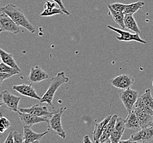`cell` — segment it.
<instances>
[{
	"label": "cell",
	"instance_id": "cell-1",
	"mask_svg": "<svg viewBox=\"0 0 153 143\" xmlns=\"http://www.w3.org/2000/svg\"><path fill=\"white\" fill-rule=\"evenodd\" d=\"M0 12L7 14L19 27H22L32 34L35 32L34 25L29 21L24 13L17 6L13 4H8L4 7H0Z\"/></svg>",
	"mask_w": 153,
	"mask_h": 143
},
{
	"label": "cell",
	"instance_id": "cell-2",
	"mask_svg": "<svg viewBox=\"0 0 153 143\" xmlns=\"http://www.w3.org/2000/svg\"><path fill=\"white\" fill-rule=\"evenodd\" d=\"M68 80V77H67L64 72H58L56 76L51 78L49 88L39 100L40 103L42 104L45 102L48 105H50L52 108H54L53 106L52 105V102L56 91L57 90L61 85L66 83Z\"/></svg>",
	"mask_w": 153,
	"mask_h": 143
},
{
	"label": "cell",
	"instance_id": "cell-3",
	"mask_svg": "<svg viewBox=\"0 0 153 143\" xmlns=\"http://www.w3.org/2000/svg\"><path fill=\"white\" fill-rule=\"evenodd\" d=\"M66 109L65 107L53 111V113L48 119V122L47 123L48 126V130L59 136L63 139L66 138V135L62 127V115L63 112Z\"/></svg>",
	"mask_w": 153,
	"mask_h": 143
},
{
	"label": "cell",
	"instance_id": "cell-4",
	"mask_svg": "<svg viewBox=\"0 0 153 143\" xmlns=\"http://www.w3.org/2000/svg\"><path fill=\"white\" fill-rule=\"evenodd\" d=\"M139 93L131 87L123 90L120 94V98L128 113L132 111L133 106L138 98Z\"/></svg>",
	"mask_w": 153,
	"mask_h": 143
},
{
	"label": "cell",
	"instance_id": "cell-5",
	"mask_svg": "<svg viewBox=\"0 0 153 143\" xmlns=\"http://www.w3.org/2000/svg\"><path fill=\"white\" fill-rule=\"evenodd\" d=\"M0 98L5 108L10 111L18 112V105L21 100V97L16 96L8 91L4 90L1 92Z\"/></svg>",
	"mask_w": 153,
	"mask_h": 143
},
{
	"label": "cell",
	"instance_id": "cell-6",
	"mask_svg": "<svg viewBox=\"0 0 153 143\" xmlns=\"http://www.w3.org/2000/svg\"><path fill=\"white\" fill-rule=\"evenodd\" d=\"M130 140L132 143H146L153 140V126L142 128L140 130L133 134Z\"/></svg>",
	"mask_w": 153,
	"mask_h": 143
},
{
	"label": "cell",
	"instance_id": "cell-7",
	"mask_svg": "<svg viewBox=\"0 0 153 143\" xmlns=\"http://www.w3.org/2000/svg\"><path fill=\"white\" fill-rule=\"evenodd\" d=\"M18 111L23 112V113H27L31 114L33 115L36 116L43 117L47 119L50 118L53 113V111H49L47 106H42L41 103H39L38 104L33 105L28 108H24V107L19 108Z\"/></svg>",
	"mask_w": 153,
	"mask_h": 143
},
{
	"label": "cell",
	"instance_id": "cell-8",
	"mask_svg": "<svg viewBox=\"0 0 153 143\" xmlns=\"http://www.w3.org/2000/svg\"><path fill=\"white\" fill-rule=\"evenodd\" d=\"M108 28L116 32L118 34L120 35V36H117L116 39L120 41H135L137 42H140L144 44H146V42L143 39L140 38L139 34L135 33L133 34L130 32L123 30V29H120L118 28H115L111 25H108Z\"/></svg>",
	"mask_w": 153,
	"mask_h": 143
},
{
	"label": "cell",
	"instance_id": "cell-9",
	"mask_svg": "<svg viewBox=\"0 0 153 143\" xmlns=\"http://www.w3.org/2000/svg\"><path fill=\"white\" fill-rule=\"evenodd\" d=\"M0 29L2 32L13 34H18L20 32L19 27L7 14L3 12L0 14Z\"/></svg>",
	"mask_w": 153,
	"mask_h": 143
},
{
	"label": "cell",
	"instance_id": "cell-10",
	"mask_svg": "<svg viewBox=\"0 0 153 143\" xmlns=\"http://www.w3.org/2000/svg\"><path fill=\"white\" fill-rule=\"evenodd\" d=\"M112 86L121 90H125L131 87L134 83V79L128 74H121L110 80Z\"/></svg>",
	"mask_w": 153,
	"mask_h": 143
},
{
	"label": "cell",
	"instance_id": "cell-11",
	"mask_svg": "<svg viewBox=\"0 0 153 143\" xmlns=\"http://www.w3.org/2000/svg\"><path fill=\"white\" fill-rule=\"evenodd\" d=\"M18 113L19 114V119L23 127H31V126L37 123L41 122L48 123V119L45 117L33 115L31 114L23 113L20 111L18 112Z\"/></svg>",
	"mask_w": 153,
	"mask_h": 143
},
{
	"label": "cell",
	"instance_id": "cell-12",
	"mask_svg": "<svg viewBox=\"0 0 153 143\" xmlns=\"http://www.w3.org/2000/svg\"><path fill=\"white\" fill-rule=\"evenodd\" d=\"M125 128V120L118 117L114 128L110 136V142L112 143H119Z\"/></svg>",
	"mask_w": 153,
	"mask_h": 143
},
{
	"label": "cell",
	"instance_id": "cell-13",
	"mask_svg": "<svg viewBox=\"0 0 153 143\" xmlns=\"http://www.w3.org/2000/svg\"><path fill=\"white\" fill-rule=\"evenodd\" d=\"M12 89L25 96L38 100H40L41 99L40 96L36 93L35 89L31 86V84H23L14 85L12 87Z\"/></svg>",
	"mask_w": 153,
	"mask_h": 143
},
{
	"label": "cell",
	"instance_id": "cell-14",
	"mask_svg": "<svg viewBox=\"0 0 153 143\" xmlns=\"http://www.w3.org/2000/svg\"><path fill=\"white\" fill-rule=\"evenodd\" d=\"M49 78V74L45 70L36 66L31 67L27 79L31 83H36L46 80Z\"/></svg>",
	"mask_w": 153,
	"mask_h": 143
},
{
	"label": "cell",
	"instance_id": "cell-15",
	"mask_svg": "<svg viewBox=\"0 0 153 143\" xmlns=\"http://www.w3.org/2000/svg\"><path fill=\"white\" fill-rule=\"evenodd\" d=\"M49 132H46L38 133L33 131L28 127H23V136L25 143H39L40 140L45 134H48Z\"/></svg>",
	"mask_w": 153,
	"mask_h": 143
},
{
	"label": "cell",
	"instance_id": "cell-16",
	"mask_svg": "<svg viewBox=\"0 0 153 143\" xmlns=\"http://www.w3.org/2000/svg\"><path fill=\"white\" fill-rule=\"evenodd\" d=\"M118 118V116L114 115L112 116L111 118L108 123L105 125L103 129V132L101 134L98 143H111L110 140V136L114 128V127Z\"/></svg>",
	"mask_w": 153,
	"mask_h": 143
},
{
	"label": "cell",
	"instance_id": "cell-17",
	"mask_svg": "<svg viewBox=\"0 0 153 143\" xmlns=\"http://www.w3.org/2000/svg\"><path fill=\"white\" fill-rule=\"evenodd\" d=\"M44 10L40 14L41 17H51L56 14H64L61 8H57L56 7V4L53 2L47 1L44 4Z\"/></svg>",
	"mask_w": 153,
	"mask_h": 143
},
{
	"label": "cell",
	"instance_id": "cell-18",
	"mask_svg": "<svg viewBox=\"0 0 153 143\" xmlns=\"http://www.w3.org/2000/svg\"><path fill=\"white\" fill-rule=\"evenodd\" d=\"M136 113L139 122L140 128H144L152 125L153 122V116L149 115L137 109H133Z\"/></svg>",
	"mask_w": 153,
	"mask_h": 143
},
{
	"label": "cell",
	"instance_id": "cell-19",
	"mask_svg": "<svg viewBox=\"0 0 153 143\" xmlns=\"http://www.w3.org/2000/svg\"><path fill=\"white\" fill-rule=\"evenodd\" d=\"M0 56L1 57L2 62L21 72V69L16 62L12 54L7 53L6 51H4L0 47Z\"/></svg>",
	"mask_w": 153,
	"mask_h": 143
},
{
	"label": "cell",
	"instance_id": "cell-20",
	"mask_svg": "<svg viewBox=\"0 0 153 143\" xmlns=\"http://www.w3.org/2000/svg\"><path fill=\"white\" fill-rule=\"evenodd\" d=\"M112 115L108 116L104 119H103L101 122L97 123L94 128V132L93 133V138L94 143H98L101 134L103 132V129L105 125L108 123L111 118Z\"/></svg>",
	"mask_w": 153,
	"mask_h": 143
},
{
	"label": "cell",
	"instance_id": "cell-21",
	"mask_svg": "<svg viewBox=\"0 0 153 143\" xmlns=\"http://www.w3.org/2000/svg\"><path fill=\"white\" fill-rule=\"evenodd\" d=\"M125 127L127 129L131 130H138L140 128L138 117L133 110L129 113L127 119H126Z\"/></svg>",
	"mask_w": 153,
	"mask_h": 143
},
{
	"label": "cell",
	"instance_id": "cell-22",
	"mask_svg": "<svg viewBox=\"0 0 153 143\" xmlns=\"http://www.w3.org/2000/svg\"><path fill=\"white\" fill-rule=\"evenodd\" d=\"M124 24L125 28L128 29L135 33L140 34V30L134 18L131 14H125Z\"/></svg>",
	"mask_w": 153,
	"mask_h": 143
},
{
	"label": "cell",
	"instance_id": "cell-23",
	"mask_svg": "<svg viewBox=\"0 0 153 143\" xmlns=\"http://www.w3.org/2000/svg\"><path fill=\"white\" fill-rule=\"evenodd\" d=\"M108 8L110 11V13L111 14L112 17L113 18L114 21L117 24L121 27L122 29L125 28V26L124 24V18L125 14L123 12H120L114 10L111 7H110V4L108 5Z\"/></svg>",
	"mask_w": 153,
	"mask_h": 143
},
{
	"label": "cell",
	"instance_id": "cell-24",
	"mask_svg": "<svg viewBox=\"0 0 153 143\" xmlns=\"http://www.w3.org/2000/svg\"><path fill=\"white\" fill-rule=\"evenodd\" d=\"M144 5L145 3L143 1H138L134 3L126 4L125 8L123 13L125 14L133 15L141 9Z\"/></svg>",
	"mask_w": 153,
	"mask_h": 143
},
{
	"label": "cell",
	"instance_id": "cell-25",
	"mask_svg": "<svg viewBox=\"0 0 153 143\" xmlns=\"http://www.w3.org/2000/svg\"><path fill=\"white\" fill-rule=\"evenodd\" d=\"M137 109L140 111L143 112L149 115L153 116V111L148 107L142 100L141 98H138L133 109Z\"/></svg>",
	"mask_w": 153,
	"mask_h": 143
},
{
	"label": "cell",
	"instance_id": "cell-26",
	"mask_svg": "<svg viewBox=\"0 0 153 143\" xmlns=\"http://www.w3.org/2000/svg\"><path fill=\"white\" fill-rule=\"evenodd\" d=\"M140 98L143 100V102L153 111V98L151 94L150 89H146Z\"/></svg>",
	"mask_w": 153,
	"mask_h": 143
},
{
	"label": "cell",
	"instance_id": "cell-27",
	"mask_svg": "<svg viewBox=\"0 0 153 143\" xmlns=\"http://www.w3.org/2000/svg\"><path fill=\"white\" fill-rule=\"evenodd\" d=\"M0 72H4V73H6L10 74L12 76H14L16 74H18L20 72H19L16 69L11 67L7 65L6 64L1 62L0 63Z\"/></svg>",
	"mask_w": 153,
	"mask_h": 143
},
{
	"label": "cell",
	"instance_id": "cell-28",
	"mask_svg": "<svg viewBox=\"0 0 153 143\" xmlns=\"http://www.w3.org/2000/svg\"><path fill=\"white\" fill-rule=\"evenodd\" d=\"M110 6L115 11L120 12H123L125 8L126 4L116 2L114 4H110Z\"/></svg>",
	"mask_w": 153,
	"mask_h": 143
},
{
	"label": "cell",
	"instance_id": "cell-29",
	"mask_svg": "<svg viewBox=\"0 0 153 143\" xmlns=\"http://www.w3.org/2000/svg\"><path fill=\"white\" fill-rule=\"evenodd\" d=\"M13 135L14 143H22L24 142L23 134H22L20 133L15 131L13 132Z\"/></svg>",
	"mask_w": 153,
	"mask_h": 143
},
{
	"label": "cell",
	"instance_id": "cell-30",
	"mask_svg": "<svg viewBox=\"0 0 153 143\" xmlns=\"http://www.w3.org/2000/svg\"><path fill=\"white\" fill-rule=\"evenodd\" d=\"M0 124L5 126L7 129L11 125L10 122L8 120V119H7L6 117L2 115L1 113H0Z\"/></svg>",
	"mask_w": 153,
	"mask_h": 143
},
{
	"label": "cell",
	"instance_id": "cell-31",
	"mask_svg": "<svg viewBox=\"0 0 153 143\" xmlns=\"http://www.w3.org/2000/svg\"><path fill=\"white\" fill-rule=\"evenodd\" d=\"M52 1L59 5V8H61V10L64 13V14H66V15H68V16H70V12L67 11L66 9V8L65 7L62 0H52Z\"/></svg>",
	"mask_w": 153,
	"mask_h": 143
},
{
	"label": "cell",
	"instance_id": "cell-32",
	"mask_svg": "<svg viewBox=\"0 0 153 143\" xmlns=\"http://www.w3.org/2000/svg\"><path fill=\"white\" fill-rule=\"evenodd\" d=\"M12 76H13L10 74L0 72V80H1L2 82H4V80H6L7 79L10 78V77H12Z\"/></svg>",
	"mask_w": 153,
	"mask_h": 143
},
{
	"label": "cell",
	"instance_id": "cell-33",
	"mask_svg": "<svg viewBox=\"0 0 153 143\" xmlns=\"http://www.w3.org/2000/svg\"><path fill=\"white\" fill-rule=\"evenodd\" d=\"M4 143H14V139H13V132H10L9 133L8 136H7L6 139L4 142Z\"/></svg>",
	"mask_w": 153,
	"mask_h": 143
},
{
	"label": "cell",
	"instance_id": "cell-34",
	"mask_svg": "<svg viewBox=\"0 0 153 143\" xmlns=\"http://www.w3.org/2000/svg\"><path fill=\"white\" fill-rule=\"evenodd\" d=\"M83 142L84 143H93V142H92L90 138H89V136H85L83 140Z\"/></svg>",
	"mask_w": 153,
	"mask_h": 143
},
{
	"label": "cell",
	"instance_id": "cell-35",
	"mask_svg": "<svg viewBox=\"0 0 153 143\" xmlns=\"http://www.w3.org/2000/svg\"><path fill=\"white\" fill-rule=\"evenodd\" d=\"M7 129V128L5 126L0 124V133H1V134L4 133Z\"/></svg>",
	"mask_w": 153,
	"mask_h": 143
},
{
	"label": "cell",
	"instance_id": "cell-36",
	"mask_svg": "<svg viewBox=\"0 0 153 143\" xmlns=\"http://www.w3.org/2000/svg\"><path fill=\"white\" fill-rule=\"evenodd\" d=\"M119 143H132V142L129 139L127 140H120Z\"/></svg>",
	"mask_w": 153,
	"mask_h": 143
},
{
	"label": "cell",
	"instance_id": "cell-37",
	"mask_svg": "<svg viewBox=\"0 0 153 143\" xmlns=\"http://www.w3.org/2000/svg\"><path fill=\"white\" fill-rule=\"evenodd\" d=\"M3 83V82L1 81V80H0V86L2 85V84Z\"/></svg>",
	"mask_w": 153,
	"mask_h": 143
},
{
	"label": "cell",
	"instance_id": "cell-38",
	"mask_svg": "<svg viewBox=\"0 0 153 143\" xmlns=\"http://www.w3.org/2000/svg\"><path fill=\"white\" fill-rule=\"evenodd\" d=\"M3 106V104H2V102H1V103L0 102V107H1V106Z\"/></svg>",
	"mask_w": 153,
	"mask_h": 143
},
{
	"label": "cell",
	"instance_id": "cell-39",
	"mask_svg": "<svg viewBox=\"0 0 153 143\" xmlns=\"http://www.w3.org/2000/svg\"><path fill=\"white\" fill-rule=\"evenodd\" d=\"M1 62H2V59H1V56H0V63H1Z\"/></svg>",
	"mask_w": 153,
	"mask_h": 143
},
{
	"label": "cell",
	"instance_id": "cell-40",
	"mask_svg": "<svg viewBox=\"0 0 153 143\" xmlns=\"http://www.w3.org/2000/svg\"><path fill=\"white\" fill-rule=\"evenodd\" d=\"M2 32V30H1V29H0V34H1V33Z\"/></svg>",
	"mask_w": 153,
	"mask_h": 143
},
{
	"label": "cell",
	"instance_id": "cell-41",
	"mask_svg": "<svg viewBox=\"0 0 153 143\" xmlns=\"http://www.w3.org/2000/svg\"><path fill=\"white\" fill-rule=\"evenodd\" d=\"M152 87H153V82H152Z\"/></svg>",
	"mask_w": 153,
	"mask_h": 143
},
{
	"label": "cell",
	"instance_id": "cell-42",
	"mask_svg": "<svg viewBox=\"0 0 153 143\" xmlns=\"http://www.w3.org/2000/svg\"><path fill=\"white\" fill-rule=\"evenodd\" d=\"M151 126H153V123H152V125H151Z\"/></svg>",
	"mask_w": 153,
	"mask_h": 143
},
{
	"label": "cell",
	"instance_id": "cell-43",
	"mask_svg": "<svg viewBox=\"0 0 153 143\" xmlns=\"http://www.w3.org/2000/svg\"><path fill=\"white\" fill-rule=\"evenodd\" d=\"M0 101H1V98H0Z\"/></svg>",
	"mask_w": 153,
	"mask_h": 143
}]
</instances>
